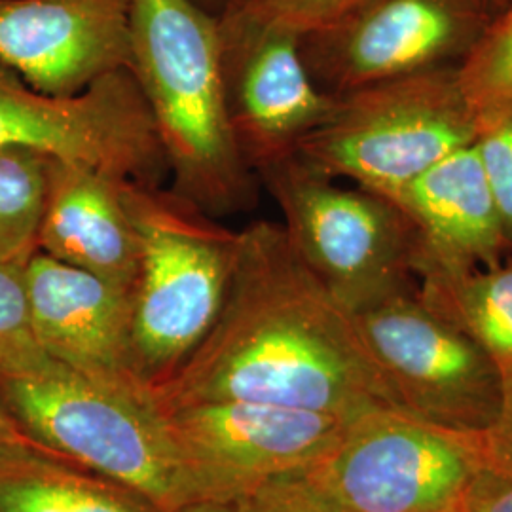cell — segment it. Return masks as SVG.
Masks as SVG:
<instances>
[{
  "mask_svg": "<svg viewBox=\"0 0 512 512\" xmlns=\"http://www.w3.org/2000/svg\"><path fill=\"white\" fill-rule=\"evenodd\" d=\"M0 512H160L147 499L55 454L0 467Z\"/></svg>",
  "mask_w": 512,
  "mask_h": 512,
  "instance_id": "ac0fdd59",
  "label": "cell"
},
{
  "mask_svg": "<svg viewBox=\"0 0 512 512\" xmlns=\"http://www.w3.org/2000/svg\"><path fill=\"white\" fill-rule=\"evenodd\" d=\"M38 342L50 359L135 399L156 403L131 338V289L37 253L25 266Z\"/></svg>",
  "mask_w": 512,
  "mask_h": 512,
  "instance_id": "4fadbf2b",
  "label": "cell"
},
{
  "mask_svg": "<svg viewBox=\"0 0 512 512\" xmlns=\"http://www.w3.org/2000/svg\"><path fill=\"white\" fill-rule=\"evenodd\" d=\"M461 90L476 112L512 101V8L495 14L458 65Z\"/></svg>",
  "mask_w": 512,
  "mask_h": 512,
  "instance_id": "44dd1931",
  "label": "cell"
},
{
  "mask_svg": "<svg viewBox=\"0 0 512 512\" xmlns=\"http://www.w3.org/2000/svg\"><path fill=\"white\" fill-rule=\"evenodd\" d=\"M475 147L512 243V101L478 116Z\"/></svg>",
  "mask_w": 512,
  "mask_h": 512,
  "instance_id": "7402d4cb",
  "label": "cell"
},
{
  "mask_svg": "<svg viewBox=\"0 0 512 512\" xmlns=\"http://www.w3.org/2000/svg\"><path fill=\"white\" fill-rule=\"evenodd\" d=\"M492 0H368L329 29L300 37L315 84L332 93L458 67L494 18Z\"/></svg>",
  "mask_w": 512,
  "mask_h": 512,
  "instance_id": "8fae6325",
  "label": "cell"
},
{
  "mask_svg": "<svg viewBox=\"0 0 512 512\" xmlns=\"http://www.w3.org/2000/svg\"><path fill=\"white\" fill-rule=\"evenodd\" d=\"M10 148L141 184H160L167 173L164 148L131 71L55 97L37 92L0 63V150Z\"/></svg>",
  "mask_w": 512,
  "mask_h": 512,
  "instance_id": "30bf717a",
  "label": "cell"
},
{
  "mask_svg": "<svg viewBox=\"0 0 512 512\" xmlns=\"http://www.w3.org/2000/svg\"><path fill=\"white\" fill-rule=\"evenodd\" d=\"M488 458L495 465L512 469V378L507 380L505 408L494 429L486 435Z\"/></svg>",
  "mask_w": 512,
  "mask_h": 512,
  "instance_id": "4316f807",
  "label": "cell"
},
{
  "mask_svg": "<svg viewBox=\"0 0 512 512\" xmlns=\"http://www.w3.org/2000/svg\"><path fill=\"white\" fill-rule=\"evenodd\" d=\"M497 2H499V0H492V6H497Z\"/></svg>",
  "mask_w": 512,
  "mask_h": 512,
  "instance_id": "f546056e",
  "label": "cell"
},
{
  "mask_svg": "<svg viewBox=\"0 0 512 512\" xmlns=\"http://www.w3.org/2000/svg\"><path fill=\"white\" fill-rule=\"evenodd\" d=\"M351 315L399 410L459 433L494 429L507 397L503 372L421 300L416 279Z\"/></svg>",
  "mask_w": 512,
  "mask_h": 512,
  "instance_id": "ba28073f",
  "label": "cell"
},
{
  "mask_svg": "<svg viewBox=\"0 0 512 512\" xmlns=\"http://www.w3.org/2000/svg\"><path fill=\"white\" fill-rule=\"evenodd\" d=\"M55 365L38 342L25 268L0 264V380L37 376Z\"/></svg>",
  "mask_w": 512,
  "mask_h": 512,
  "instance_id": "ffe728a7",
  "label": "cell"
},
{
  "mask_svg": "<svg viewBox=\"0 0 512 512\" xmlns=\"http://www.w3.org/2000/svg\"><path fill=\"white\" fill-rule=\"evenodd\" d=\"M488 461L486 435L384 406L349 418L336 444L304 473L344 512H459Z\"/></svg>",
  "mask_w": 512,
  "mask_h": 512,
  "instance_id": "52a82bcc",
  "label": "cell"
},
{
  "mask_svg": "<svg viewBox=\"0 0 512 512\" xmlns=\"http://www.w3.org/2000/svg\"><path fill=\"white\" fill-rule=\"evenodd\" d=\"M38 454H54L33 439L0 404V467ZM57 456V454H55Z\"/></svg>",
  "mask_w": 512,
  "mask_h": 512,
  "instance_id": "484cf974",
  "label": "cell"
},
{
  "mask_svg": "<svg viewBox=\"0 0 512 512\" xmlns=\"http://www.w3.org/2000/svg\"><path fill=\"white\" fill-rule=\"evenodd\" d=\"M459 512H512V469L488 461L475 476Z\"/></svg>",
  "mask_w": 512,
  "mask_h": 512,
  "instance_id": "d4e9b609",
  "label": "cell"
},
{
  "mask_svg": "<svg viewBox=\"0 0 512 512\" xmlns=\"http://www.w3.org/2000/svg\"><path fill=\"white\" fill-rule=\"evenodd\" d=\"M256 16L304 37L329 29L368 0H243Z\"/></svg>",
  "mask_w": 512,
  "mask_h": 512,
  "instance_id": "cb8c5ba5",
  "label": "cell"
},
{
  "mask_svg": "<svg viewBox=\"0 0 512 512\" xmlns=\"http://www.w3.org/2000/svg\"><path fill=\"white\" fill-rule=\"evenodd\" d=\"M0 404L59 458L147 499L160 512L184 511L179 467L158 404L61 365L0 380Z\"/></svg>",
  "mask_w": 512,
  "mask_h": 512,
  "instance_id": "5b68a950",
  "label": "cell"
},
{
  "mask_svg": "<svg viewBox=\"0 0 512 512\" xmlns=\"http://www.w3.org/2000/svg\"><path fill=\"white\" fill-rule=\"evenodd\" d=\"M124 181L88 165L52 160L38 253L133 291L141 251Z\"/></svg>",
  "mask_w": 512,
  "mask_h": 512,
  "instance_id": "2e32d148",
  "label": "cell"
},
{
  "mask_svg": "<svg viewBox=\"0 0 512 512\" xmlns=\"http://www.w3.org/2000/svg\"><path fill=\"white\" fill-rule=\"evenodd\" d=\"M393 203L416 232L414 279L490 268L512 253L475 143L433 165Z\"/></svg>",
  "mask_w": 512,
  "mask_h": 512,
  "instance_id": "9a60e30c",
  "label": "cell"
},
{
  "mask_svg": "<svg viewBox=\"0 0 512 512\" xmlns=\"http://www.w3.org/2000/svg\"><path fill=\"white\" fill-rule=\"evenodd\" d=\"M420 298L512 378V256L490 268L416 279Z\"/></svg>",
  "mask_w": 512,
  "mask_h": 512,
  "instance_id": "e0dca14e",
  "label": "cell"
},
{
  "mask_svg": "<svg viewBox=\"0 0 512 512\" xmlns=\"http://www.w3.org/2000/svg\"><path fill=\"white\" fill-rule=\"evenodd\" d=\"M52 158L0 150V264L25 268L38 253Z\"/></svg>",
  "mask_w": 512,
  "mask_h": 512,
  "instance_id": "d6986e66",
  "label": "cell"
},
{
  "mask_svg": "<svg viewBox=\"0 0 512 512\" xmlns=\"http://www.w3.org/2000/svg\"><path fill=\"white\" fill-rule=\"evenodd\" d=\"M152 395L160 410L238 401L342 420L397 408L351 311L294 253L283 226L268 220L239 230L215 325Z\"/></svg>",
  "mask_w": 512,
  "mask_h": 512,
  "instance_id": "6da1fadb",
  "label": "cell"
},
{
  "mask_svg": "<svg viewBox=\"0 0 512 512\" xmlns=\"http://www.w3.org/2000/svg\"><path fill=\"white\" fill-rule=\"evenodd\" d=\"M476 133L458 67H440L338 95L334 116L296 154L332 179L346 177L393 202L440 160L473 145Z\"/></svg>",
  "mask_w": 512,
  "mask_h": 512,
  "instance_id": "277c9868",
  "label": "cell"
},
{
  "mask_svg": "<svg viewBox=\"0 0 512 512\" xmlns=\"http://www.w3.org/2000/svg\"><path fill=\"white\" fill-rule=\"evenodd\" d=\"M131 55L171 190L215 219L249 211L258 177L230 124L219 18L194 0H131Z\"/></svg>",
  "mask_w": 512,
  "mask_h": 512,
  "instance_id": "7a4b0ae2",
  "label": "cell"
},
{
  "mask_svg": "<svg viewBox=\"0 0 512 512\" xmlns=\"http://www.w3.org/2000/svg\"><path fill=\"white\" fill-rule=\"evenodd\" d=\"M139 236V274L131 293L135 361L154 389L202 344L232 283L239 230L160 184L124 181Z\"/></svg>",
  "mask_w": 512,
  "mask_h": 512,
  "instance_id": "3957f363",
  "label": "cell"
},
{
  "mask_svg": "<svg viewBox=\"0 0 512 512\" xmlns=\"http://www.w3.org/2000/svg\"><path fill=\"white\" fill-rule=\"evenodd\" d=\"M207 2H222V6H224L228 0H207Z\"/></svg>",
  "mask_w": 512,
  "mask_h": 512,
  "instance_id": "f1b7e54d",
  "label": "cell"
},
{
  "mask_svg": "<svg viewBox=\"0 0 512 512\" xmlns=\"http://www.w3.org/2000/svg\"><path fill=\"white\" fill-rule=\"evenodd\" d=\"M503 8H512V0H499L495 10H503Z\"/></svg>",
  "mask_w": 512,
  "mask_h": 512,
  "instance_id": "83f0119b",
  "label": "cell"
},
{
  "mask_svg": "<svg viewBox=\"0 0 512 512\" xmlns=\"http://www.w3.org/2000/svg\"><path fill=\"white\" fill-rule=\"evenodd\" d=\"M230 124L239 152L258 167L296 154L327 124L338 95L321 90L304 63L300 35L228 0L219 16Z\"/></svg>",
  "mask_w": 512,
  "mask_h": 512,
  "instance_id": "7c38bea8",
  "label": "cell"
},
{
  "mask_svg": "<svg viewBox=\"0 0 512 512\" xmlns=\"http://www.w3.org/2000/svg\"><path fill=\"white\" fill-rule=\"evenodd\" d=\"M184 512H344L304 471L275 476L236 501Z\"/></svg>",
  "mask_w": 512,
  "mask_h": 512,
  "instance_id": "603a6c76",
  "label": "cell"
},
{
  "mask_svg": "<svg viewBox=\"0 0 512 512\" xmlns=\"http://www.w3.org/2000/svg\"><path fill=\"white\" fill-rule=\"evenodd\" d=\"M160 412L179 467L184 511L226 505L275 476L310 469L340 439L348 421L238 401Z\"/></svg>",
  "mask_w": 512,
  "mask_h": 512,
  "instance_id": "9c48e42d",
  "label": "cell"
},
{
  "mask_svg": "<svg viewBox=\"0 0 512 512\" xmlns=\"http://www.w3.org/2000/svg\"><path fill=\"white\" fill-rule=\"evenodd\" d=\"M283 213L294 253L348 311L414 281L416 232L403 211L365 188H344L298 154L256 169Z\"/></svg>",
  "mask_w": 512,
  "mask_h": 512,
  "instance_id": "8992f818",
  "label": "cell"
},
{
  "mask_svg": "<svg viewBox=\"0 0 512 512\" xmlns=\"http://www.w3.org/2000/svg\"><path fill=\"white\" fill-rule=\"evenodd\" d=\"M131 0H0V63L69 97L131 71Z\"/></svg>",
  "mask_w": 512,
  "mask_h": 512,
  "instance_id": "5bb4252c",
  "label": "cell"
}]
</instances>
